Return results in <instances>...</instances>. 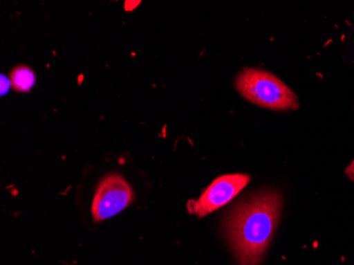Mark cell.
<instances>
[{"instance_id":"5","label":"cell","mask_w":354,"mask_h":265,"mask_svg":"<svg viewBox=\"0 0 354 265\" xmlns=\"http://www.w3.org/2000/svg\"><path fill=\"white\" fill-rule=\"evenodd\" d=\"M35 73L27 67L21 66L12 71L11 83L16 91H29L35 85Z\"/></svg>"},{"instance_id":"4","label":"cell","mask_w":354,"mask_h":265,"mask_svg":"<svg viewBox=\"0 0 354 265\" xmlns=\"http://www.w3.org/2000/svg\"><path fill=\"white\" fill-rule=\"evenodd\" d=\"M250 181V177L246 174H230L218 177L201 195L198 202L193 203L191 212L196 213L200 218L214 212L236 197L241 190L245 188Z\"/></svg>"},{"instance_id":"7","label":"cell","mask_w":354,"mask_h":265,"mask_svg":"<svg viewBox=\"0 0 354 265\" xmlns=\"http://www.w3.org/2000/svg\"><path fill=\"white\" fill-rule=\"evenodd\" d=\"M139 5V1H127L124 5L125 10L127 11H132L133 9Z\"/></svg>"},{"instance_id":"3","label":"cell","mask_w":354,"mask_h":265,"mask_svg":"<svg viewBox=\"0 0 354 265\" xmlns=\"http://www.w3.org/2000/svg\"><path fill=\"white\" fill-rule=\"evenodd\" d=\"M133 191L127 181L119 174L107 175L99 184L93 197L91 213L95 222L106 220L130 206Z\"/></svg>"},{"instance_id":"6","label":"cell","mask_w":354,"mask_h":265,"mask_svg":"<svg viewBox=\"0 0 354 265\" xmlns=\"http://www.w3.org/2000/svg\"><path fill=\"white\" fill-rule=\"evenodd\" d=\"M11 82L10 80L6 79L3 75H1V95H5L9 91L10 86H11Z\"/></svg>"},{"instance_id":"1","label":"cell","mask_w":354,"mask_h":265,"mask_svg":"<svg viewBox=\"0 0 354 265\" xmlns=\"http://www.w3.org/2000/svg\"><path fill=\"white\" fill-rule=\"evenodd\" d=\"M279 193L263 192L240 203L228 215L226 231L241 265H258L277 228Z\"/></svg>"},{"instance_id":"2","label":"cell","mask_w":354,"mask_h":265,"mask_svg":"<svg viewBox=\"0 0 354 265\" xmlns=\"http://www.w3.org/2000/svg\"><path fill=\"white\" fill-rule=\"evenodd\" d=\"M236 89L250 102L275 111L295 109L297 97L281 80L268 71L246 68L236 77Z\"/></svg>"}]
</instances>
